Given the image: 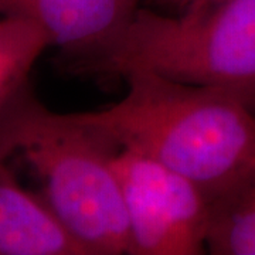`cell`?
<instances>
[{
  "mask_svg": "<svg viewBox=\"0 0 255 255\" xmlns=\"http://www.w3.org/2000/svg\"><path fill=\"white\" fill-rule=\"evenodd\" d=\"M125 97L73 114L121 149L196 183L210 201L255 176V110L226 92L130 70Z\"/></svg>",
  "mask_w": 255,
  "mask_h": 255,
  "instance_id": "1",
  "label": "cell"
},
{
  "mask_svg": "<svg viewBox=\"0 0 255 255\" xmlns=\"http://www.w3.org/2000/svg\"><path fill=\"white\" fill-rule=\"evenodd\" d=\"M118 147L73 114L46 108L26 84L0 110V157L20 155L85 255L128 254Z\"/></svg>",
  "mask_w": 255,
  "mask_h": 255,
  "instance_id": "2",
  "label": "cell"
},
{
  "mask_svg": "<svg viewBox=\"0 0 255 255\" xmlns=\"http://www.w3.org/2000/svg\"><path fill=\"white\" fill-rule=\"evenodd\" d=\"M82 70L118 77L149 70L255 110V0H221L176 14L139 9L114 46Z\"/></svg>",
  "mask_w": 255,
  "mask_h": 255,
  "instance_id": "3",
  "label": "cell"
},
{
  "mask_svg": "<svg viewBox=\"0 0 255 255\" xmlns=\"http://www.w3.org/2000/svg\"><path fill=\"white\" fill-rule=\"evenodd\" d=\"M128 227V254L197 255L206 251L210 199L200 187L147 156H115Z\"/></svg>",
  "mask_w": 255,
  "mask_h": 255,
  "instance_id": "4",
  "label": "cell"
},
{
  "mask_svg": "<svg viewBox=\"0 0 255 255\" xmlns=\"http://www.w3.org/2000/svg\"><path fill=\"white\" fill-rule=\"evenodd\" d=\"M139 0H0V16L27 20L80 68L104 54L133 20Z\"/></svg>",
  "mask_w": 255,
  "mask_h": 255,
  "instance_id": "5",
  "label": "cell"
},
{
  "mask_svg": "<svg viewBox=\"0 0 255 255\" xmlns=\"http://www.w3.org/2000/svg\"><path fill=\"white\" fill-rule=\"evenodd\" d=\"M0 255H85L44 197L24 189L1 157Z\"/></svg>",
  "mask_w": 255,
  "mask_h": 255,
  "instance_id": "6",
  "label": "cell"
},
{
  "mask_svg": "<svg viewBox=\"0 0 255 255\" xmlns=\"http://www.w3.org/2000/svg\"><path fill=\"white\" fill-rule=\"evenodd\" d=\"M206 250L216 255H255V176L210 201Z\"/></svg>",
  "mask_w": 255,
  "mask_h": 255,
  "instance_id": "7",
  "label": "cell"
},
{
  "mask_svg": "<svg viewBox=\"0 0 255 255\" xmlns=\"http://www.w3.org/2000/svg\"><path fill=\"white\" fill-rule=\"evenodd\" d=\"M51 43L36 24L0 16V110L26 84L40 55Z\"/></svg>",
  "mask_w": 255,
  "mask_h": 255,
  "instance_id": "8",
  "label": "cell"
},
{
  "mask_svg": "<svg viewBox=\"0 0 255 255\" xmlns=\"http://www.w3.org/2000/svg\"><path fill=\"white\" fill-rule=\"evenodd\" d=\"M162 4L167 7H173L177 11L193 7V6H199V4H211V3H217L221 0H159Z\"/></svg>",
  "mask_w": 255,
  "mask_h": 255,
  "instance_id": "9",
  "label": "cell"
}]
</instances>
